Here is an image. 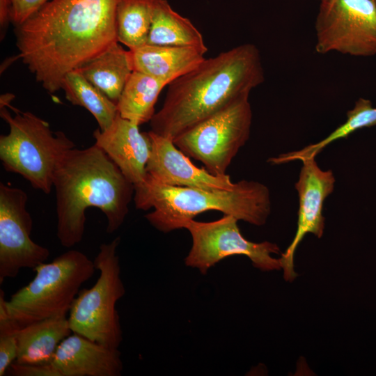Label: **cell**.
I'll use <instances>...</instances> for the list:
<instances>
[{
	"label": "cell",
	"mask_w": 376,
	"mask_h": 376,
	"mask_svg": "<svg viewBox=\"0 0 376 376\" xmlns=\"http://www.w3.org/2000/svg\"><path fill=\"white\" fill-rule=\"evenodd\" d=\"M117 0H51L15 26L19 56L49 93L113 43Z\"/></svg>",
	"instance_id": "6da1fadb"
},
{
	"label": "cell",
	"mask_w": 376,
	"mask_h": 376,
	"mask_svg": "<svg viewBox=\"0 0 376 376\" xmlns=\"http://www.w3.org/2000/svg\"><path fill=\"white\" fill-rule=\"evenodd\" d=\"M295 188L299 195L297 229L291 244L280 258L283 276L286 281L294 280V256L297 246L307 233L320 238L324 233L323 205L334 189L335 178L331 170L323 171L315 157L303 159Z\"/></svg>",
	"instance_id": "7c38bea8"
},
{
	"label": "cell",
	"mask_w": 376,
	"mask_h": 376,
	"mask_svg": "<svg viewBox=\"0 0 376 376\" xmlns=\"http://www.w3.org/2000/svg\"><path fill=\"white\" fill-rule=\"evenodd\" d=\"M166 86L161 80L134 70L117 102L119 115L139 126L150 121L158 96Z\"/></svg>",
	"instance_id": "ffe728a7"
},
{
	"label": "cell",
	"mask_w": 376,
	"mask_h": 376,
	"mask_svg": "<svg viewBox=\"0 0 376 376\" xmlns=\"http://www.w3.org/2000/svg\"><path fill=\"white\" fill-rule=\"evenodd\" d=\"M95 269L94 261L75 249L36 267L33 279L6 301L14 326L19 329L55 315H66L81 286Z\"/></svg>",
	"instance_id": "8992f818"
},
{
	"label": "cell",
	"mask_w": 376,
	"mask_h": 376,
	"mask_svg": "<svg viewBox=\"0 0 376 376\" xmlns=\"http://www.w3.org/2000/svg\"><path fill=\"white\" fill-rule=\"evenodd\" d=\"M77 70L116 104L134 71L130 50L123 48L119 42L113 43L103 53Z\"/></svg>",
	"instance_id": "ac0fdd59"
},
{
	"label": "cell",
	"mask_w": 376,
	"mask_h": 376,
	"mask_svg": "<svg viewBox=\"0 0 376 376\" xmlns=\"http://www.w3.org/2000/svg\"><path fill=\"white\" fill-rule=\"evenodd\" d=\"M27 201L22 189L0 183V283L15 278L22 269H33L49 256V249L31 237L33 221Z\"/></svg>",
	"instance_id": "8fae6325"
},
{
	"label": "cell",
	"mask_w": 376,
	"mask_h": 376,
	"mask_svg": "<svg viewBox=\"0 0 376 376\" xmlns=\"http://www.w3.org/2000/svg\"><path fill=\"white\" fill-rule=\"evenodd\" d=\"M5 294L0 290V376L16 361L18 354L17 329L10 319Z\"/></svg>",
	"instance_id": "cb8c5ba5"
},
{
	"label": "cell",
	"mask_w": 376,
	"mask_h": 376,
	"mask_svg": "<svg viewBox=\"0 0 376 376\" xmlns=\"http://www.w3.org/2000/svg\"><path fill=\"white\" fill-rule=\"evenodd\" d=\"M15 112L13 116L5 106L0 107V116L9 126L8 134L0 136L3 166L48 194L57 166L75 144L64 132H53L48 122L33 113L17 109Z\"/></svg>",
	"instance_id": "5b68a950"
},
{
	"label": "cell",
	"mask_w": 376,
	"mask_h": 376,
	"mask_svg": "<svg viewBox=\"0 0 376 376\" xmlns=\"http://www.w3.org/2000/svg\"><path fill=\"white\" fill-rule=\"evenodd\" d=\"M72 333L66 315H55L17 329L18 354L15 362L50 363L61 342Z\"/></svg>",
	"instance_id": "e0dca14e"
},
{
	"label": "cell",
	"mask_w": 376,
	"mask_h": 376,
	"mask_svg": "<svg viewBox=\"0 0 376 376\" xmlns=\"http://www.w3.org/2000/svg\"><path fill=\"white\" fill-rule=\"evenodd\" d=\"M120 242L116 237L100 246L93 260L100 276L91 288L79 292L68 318L72 333L112 348H118L123 340L116 308L125 293L117 254Z\"/></svg>",
	"instance_id": "52a82bcc"
},
{
	"label": "cell",
	"mask_w": 376,
	"mask_h": 376,
	"mask_svg": "<svg viewBox=\"0 0 376 376\" xmlns=\"http://www.w3.org/2000/svg\"><path fill=\"white\" fill-rule=\"evenodd\" d=\"M320 1H323V0H320Z\"/></svg>",
	"instance_id": "f1b7e54d"
},
{
	"label": "cell",
	"mask_w": 376,
	"mask_h": 376,
	"mask_svg": "<svg viewBox=\"0 0 376 376\" xmlns=\"http://www.w3.org/2000/svg\"><path fill=\"white\" fill-rule=\"evenodd\" d=\"M152 146L146 172L158 182L174 187L204 189H231L235 182L230 176L216 175L198 168L171 139L148 132Z\"/></svg>",
	"instance_id": "4fadbf2b"
},
{
	"label": "cell",
	"mask_w": 376,
	"mask_h": 376,
	"mask_svg": "<svg viewBox=\"0 0 376 376\" xmlns=\"http://www.w3.org/2000/svg\"><path fill=\"white\" fill-rule=\"evenodd\" d=\"M373 1H374L375 2V3H376V0H373Z\"/></svg>",
	"instance_id": "83f0119b"
},
{
	"label": "cell",
	"mask_w": 376,
	"mask_h": 376,
	"mask_svg": "<svg viewBox=\"0 0 376 376\" xmlns=\"http://www.w3.org/2000/svg\"><path fill=\"white\" fill-rule=\"evenodd\" d=\"M12 375L15 376H60L57 370L52 365L24 364L14 362L10 367Z\"/></svg>",
	"instance_id": "484cf974"
},
{
	"label": "cell",
	"mask_w": 376,
	"mask_h": 376,
	"mask_svg": "<svg viewBox=\"0 0 376 376\" xmlns=\"http://www.w3.org/2000/svg\"><path fill=\"white\" fill-rule=\"evenodd\" d=\"M315 50L354 56L376 54V3L373 0L321 1L315 20Z\"/></svg>",
	"instance_id": "30bf717a"
},
{
	"label": "cell",
	"mask_w": 376,
	"mask_h": 376,
	"mask_svg": "<svg viewBox=\"0 0 376 376\" xmlns=\"http://www.w3.org/2000/svg\"><path fill=\"white\" fill-rule=\"evenodd\" d=\"M374 125H376V108L373 107L369 100L361 97L355 102L353 109L347 112L346 121L326 138L301 150L271 157L267 162L272 164H281L295 160L302 161L305 159L315 157L331 143L346 138L359 129Z\"/></svg>",
	"instance_id": "7402d4cb"
},
{
	"label": "cell",
	"mask_w": 376,
	"mask_h": 376,
	"mask_svg": "<svg viewBox=\"0 0 376 376\" xmlns=\"http://www.w3.org/2000/svg\"><path fill=\"white\" fill-rule=\"evenodd\" d=\"M129 50L134 70L167 85L193 70L205 59V54L193 47L146 44Z\"/></svg>",
	"instance_id": "2e32d148"
},
{
	"label": "cell",
	"mask_w": 376,
	"mask_h": 376,
	"mask_svg": "<svg viewBox=\"0 0 376 376\" xmlns=\"http://www.w3.org/2000/svg\"><path fill=\"white\" fill-rule=\"evenodd\" d=\"M49 1L51 0H13L12 22L15 26L22 24Z\"/></svg>",
	"instance_id": "d4e9b609"
},
{
	"label": "cell",
	"mask_w": 376,
	"mask_h": 376,
	"mask_svg": "<svg viewBox=\"0 0 376 376\" xmlns=\"http://www.w3.org/2000/svg\"><path fill=\"white\" fill-rule=\"evenodd\" d=\"M95 144L101 148L134 186L146 178V165L151 152L148 132H141L139 125L119 113L107 129L93 132Z\"/></svg>",
	"instance_id": "5bb4252c"
},
{
	"label": "cell",
	"mask_w": 376,
	"mask_h": 376,
	"mask_svg": "<svg viewBox=\"0 0 376 376\" xmlns=\"http://www.w3.org/2000/svg\"><path fill=\"white\" fill-rule=\"evenodd\" d=\"M61 89L69 102L84 107L94 116L101 130L110 127L118 114L117 104L89 82L78 70L65 75Z\"/></svg>",
	"instance_id": "44dd1931"
},
{
	"label": "cell",
	"mask_w": 376,
	"mask_h": 376,
	"mask_svg": "<svg viewBox=\"0 0 376 376\" xmlns=\"http://www.w3.org/2000/svg\"><path fill=\"white\" fill-rule=\"evenodd\" d=\"M260 53L245 43L205 58L171 84L151 131L173 141L264 81Z\"/></svg>",
	"instance_id": "7a4b0ae2"
},
{
	"label": "cell",
	"mask_w": 376,
	"mask_h": 376,
	"mask_svg": "<svg viewBox=\"0 0 376 376\" xmlns=\"http://www.w3.org/2000/svg\"><path fill=\"white\" fill-rule=\"evenodd\" d=\"M136 209L153 211L145 218L164 233L184 228L199 214L219 211L256 226L264 225L271 212L269 189L263 184L242 180L231 189H204L161 184L147 173L134 186Z\"/></svg>",
	"instance_id": "277c9868"
},
{
	"label": "cell",
	"mask_w": 376,
	"mask_h": 376,
	"mask_svg": "<svg viewBox=\"0 0 376 376\" xmlns=\"http://www.w3.org/2000/svg\"><path fill=\"white\" fill-rule=\"evenodd\" d=\"M56 198V236L70 248L83 238L86 210L94 207L107 218V233L123 224L134 186L108 155L95 144L68 150L57 166L53 180Z\"/></svg>",
	"instance_id": "3957f363"
},
{
	"label": "cell",
	"mask_w": 376,
	"mask_h": 376,
	"mask_svg": "<svg viewBox=\"0 0 376 376\" xmlns=\"http://www.w3.org/2000/svg\"><path fill=\"white\" fill-rule=\"evenodd\" d=\"M147 44L193 47L207 51L203 35L191 21L175 12L167 0H155Z\"/></svg>",
	"instance_id": "d6986e66"
},
{
	"label": "cell",
	"mask_w": 376,
	"mask_h": 376,
	"mask_svg": "<svg viewBox=\"0 0 376 376\" xmlns=\"http://www.w3.org/2000/svg\"><path fill=\"white\" fill-rule=\"evenodd\" d=\"M238 221L233 215L224 214L212 221L192 219L186 224L184 228L189 232L192 244L185 259V265L205 274L224 258L243 255L262 271L280 269V258L271 256L280 252L277 244L267 241L256 243L247 240L240 233Z\"/></svg>",
	"instance_id": "9c48e42d"
},
{
	"label": "cell",
	"mask_w": 376,
	"mask_h": 376,
	"mask_svg": "<svg viewBox=\"0 0 376 376\" xmlns=\"http://www.w3.org/2000/svg\"><path fill=\"white\" fill-rule=\"evenodd\" d=\"M249 97L237 98L179 135L173 143L210 173L226 175L232 160L249 139L252 111Z\"/></svg>",
	"instance_id": "ba28073f"
},
{
	"label": "cell",
	"mask_w": 376,
	"mask_h": 376,
	"mask_svg": "<svg viewBox=\"0 0 376 376\" xmlns=\"http://www.w3.org/2000/svg\"><path fill=\"white\" fill-rule=\"evenodd\" d=\"M13 0H0V26L1 38L5 36L6 29L12 22Z\"/></svg>",
	"instance_id": "4316f807"
},
{
	"label": "cell",
	"mask_w": 376,
	"mask_h": 376,
	"mask_svg": "<svg viewBox=\"0 0 376 376\" xmlns=\"http://www.w3.org/2000/svg\"><path fill=\"white\" fill-rule=\"evenodd\" d=\"M155 0H117V39L129 49L147 44Z\"/></svg>",
	"instance_id": "603a6c76"
},
{
	"label": "cell",
	"mask_w": 376,
	"mask_h": 376,
	"mask_svg": "<svg viewBox=\"0 0 376 376\" xmlns=\"http://www.w3.org/2000/svg\"><path fill=\"white\" fill-rule=\"evenodd\" d=\"M51 363L60 376H120L123 370L118 348L75 333L61 342Z\"/></svg>",
	"instance_id": "9a60e30c"
}]
</instances>
